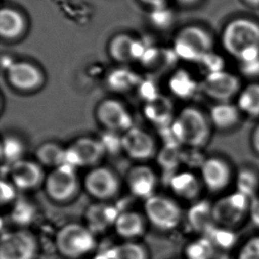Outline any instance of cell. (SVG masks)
Returning a JSON list of instances; mask_svg holds the SVG:
<instances>
[{"instance_id": "obj_1", "label": "cell", "mask_w": 259, "mask_h": 259, "mask_svg": "<svg viewBox=\"0 0 259 259\" xmlns=\"http://www.w3.org/2000/svg\"><path fill=\"white\" fill-rule=\"evenodd\" d=\"M175 143L193 148L203 147L210 136L209 120L203 112L194 106H187L179 112L170 125Z\"/></svg>"}, {"instance_id": "obj_2", "label": "cell", "mask_w": 259, "mask_h": 259, "mask_svg": "<svg viewBox=\"0 0 259 259\" xmlns=\"http://www.w3.org/2000/svg\"><path fill=\"white\" fill-rule=\"evenodd\" d=\"M221 42L225 51L237 60L242 54L254 48H259V23L248 18H238L226 25Z\"/></svg>"}, {"instance_id": "obj_3", "label": "cell", "mask_w": 259, "mask_h": 259, "mask_svg": "<svg viewBox=\"0 0 259 259\" xmlns=\"http://www.w3.org/2000/svg\"><path fill=\"white\" fill-rule=\"evenodd\" d=\"M213 39L210 33L198 26H187L176 35L174 51L176 56L189 62H200L212 52Z\"/></svg>"}, {"instance_id": "obj_4", "label": "cell", "mask_w": 259, "mask_h": 259, "mask_svg": "<svg viewBox=\"0 0 259 259\" xmlns=\"http://www.w3.org/2000/svg\"><path fill=\"white\" fill-rule=\"evenodd\" d=\"M57 249L61 256L69 259L81 258L95 249L97 241L90 228L71 223L64 226L56 235Z\"/></svg>"}, {"instance_id": "obj_5", "label": "cell", "mask_w": 259, "mask_h": 259, "mask_svg": "<svg viewBox=\"0 0 259 259\" xmlns=\"http://www.w3.org/2000/svg\"><path fill=\"white\" fill-rule=\"evenodd\" d=\"M144 212L151 224L163 231L175 229L180 224L182 216L178 203L167 196L158 195L145 200Z\"/></svg>"}, {"instance_id": "obj_6", "label": "cell", "mask_w": 259, "mask_h": 259, "mask_svg": "<svg viewBox=\"0 0 259 259\" xmlns=\"http://www.w3.org/2000/svg\"><path fill=\"white\" fill-rule=\"evenodd\" d=\"M45 189L51 199L64 203L74 198L79 188L76 168L67 164L53 168L45 180Z\"/></svg>"}, {"instance_id": "obj_7", "label": "cell", "mask_w": 259, "mask_h": 259, "mask_svg": "<svg viewBox=\"0 0 259 259\" xmlns=\"http://www.w3.org/2000/svg\"><path fill=\"white\" fill-rule=\"evenodd\" d=\"M37 249L36 239L30 232H7L1 236L0 259H35Z\"/></svg>"}, {"instance_id": "obj_8", "label": "cell", "mask_w": 259, "mask_h": 259, "mask_svg": "<svg viewBox=\"0 0 259 259\" xmlns=\"http://www.w3.org/2000/svg\"><path fill=\"white\" fill-rule=\"evenodd\" d=\"M83 185L90 196L100 201L113 198L118 195L121 186L118 175L105 166L95 167L88 172Z\"/></svg>"}, {"instance_id": "obj_9", "label": "cell", "mask_w": 259, "mask_h": 259, "mask_svg": "<svg viewBox=\"0 0 259 259\" xmlns=\"http://www.w3.org/2000/svg\"><path fill=\"white\" fill-rule=\"evenodd\" d=\"M98 122L112 132H126L133 127V118L124 104L116 99H105L96 109Z\"/></svg>"}, {"instance_id": "obj_10", "label": "cell", "mask_w": 259, "mask_h": 259, "mask_svg": "<svg viewBox=\"0 0 259 259\" xmlns=\"http://www.w3.org/2000/svg\"><path fill=\"white\" fill-rule=\"evenodd\" d=\"M105 151L101 142L91 137H81L66 149V164L75 168L92 166L101 160Z\"/></svg>"}, {"instance_id": "obj_11", "label": "cell", "mask_w": 259, "mask_h": 259, "mask_svg": "<svg viewBox=\"0 0 259 259\" xmlns=\"http://www.w3.org/2000/svg\"><path fill=\"white\" fill-rule=\"evenodd\" d=\"M250 201L248 196L238 191L222 197L212 205L215 223L225 227L237 224L249 212Z\"/></svg>"}, {"instance_id": "obj_12", "label": "cell", "mask_w": 259, "mask_h": 259, "mask_svg": "<svg viewBox=\"0 0 259 259\" xmlns=\"http://www.w3.org/2000/svg\"><path fill=\"white\" fill-rule=\"evenodd\" d=\"M120 147L130 158L137 161L149 160L157 152L154 138L144 130L134 126L120 138Z\"/></svg>"}, {"instance_id": "obj_13", "label": "cell", "mask_w": 259, "mask_h": 259, "mask_svg": "<svg viewBox=\"0 0 259 259\" xmlns=\"http://www.w3.org/2000/svg\"><path fill=\"white\" fill-rule=\"evenodd\" d=\"M241 81L235 74L224 70L207 74L203 83L205 94L219 102H228L237 95Z\"/></svg>"}, {"instance_id": "obj_14", "label": "cell", "mask_w": 259, "mask_h": 259, "mask_svg": "<svg viewBox=\"0 0 259 259\" xmlns=\"http://www.w3.org/2000/svg\"><path fill=\"white\" fill-rule=\"evenodd\" d=\"M7 78L12 87L21 91H35L45 81L38 67L25 61L11 64L7 68Z\"/></svg>"}, {"instance_id": "obj_15", "label": "cell", "mask_w": 259, "mask_h": 259, "mask_svg": "<svg viewBox=\"0 0 259 259\" xmlns=\"http://www.w3.org/2000/svg\"><path fill=\"white\" fill-rule=\"evenodd\" d=\"M9 175L13 185L21 190L35 189L46 180L39 163L24 159L11 165Z\"/></svg>"}, {"instance_id": "obj_16", "label": "cell", "mask_w": 259, "mask_h": 259, "mask_svg": "<svg viewBox=\"0 0 259 259\" xmlns=\"http://www.w3.org/2000/svg\"><path fill=\"white\" fill-rule=\"evenodd\" d=\"M201 176L207 189L211 192H219L229 185L231 169L221 158H207L201 165Z\"/></svg>"}, {"instance_id": "obj_17", "label": "cell", "mask_w": 259, "mask_h": 259, "mask_svg": "<svg viewBox=\"0 0 259 259\" xmlns=\"http://www.w3.org/2000/svg\"><path fill=\"white\" fill-rule=\"evenodd\" d=\"M143 44L127 34H119L109 42L108 53L112 60L119 63H126L141 59L145 53Z\"/></svg>"}, {"instance_id": "obj_18", "label": "cell", "mask_w": 259, "mask_h": 259, "mask_svg": "<svg viewBox=\"0 0 259 259\" xmlns=\"http://www.w3.org/2000/svg\"><path fill=\"white\" fill-rule=\"evenodd\" d=\"M126 184L133 195L146 200L154 196L157 176L154 171L147 165H137L127 172Z\"/></svg>"}, {"instance_id": "obj_19", "label": "cell", "mask_w": 259, "mask_h": 259, "mask_svg": "<svg viewBox=\"0 0 259 259\" xmlns=\"http://www.w3.org/2000/svg\"><path fill=\"white\" fill-rule=\"evenodd\" d=\"M28 23L23 14L13 7H3L0 12V35L6 40L21 37L27 30Z\"/></svg>"}, {"instance_id": "obj_20", "label": "cell", "mask_w": 259, "mask_h": 259, "mask_svg": "<svg viewBox=\"0 0 259 259\" xmlns=\"http://www.w3.org/2000/svg\"><path fill=\"white\" fill-rule=\"evenodd\" d=\"M144 113L151 122L158 126L171 125L174 121L172 103L168 98L159 95L147 101L144 107Z\"/></svg>"}, {"instance_id": "obj_21", "label": "cell", "mask_w": 259, "mask_h": 259, "mask_svg": "<svg viewBox=\"0 0 259 259\" xmlns=\"http://www.w3.org/2000/svg\"><path fill=\"white\" fill-rule=\"evenodd\" d=\"M113 224L116 233L125 239L137 238L145 230L144 217L136 211L121 212L117 216Z\"/></svg>"}, {"instance_id": "obj_22", "label": "cell", "mask_w": 259, "mask_h": 259, "mask_svg": "<svg viewBox=\"0 0 259 259\" xmlns=\"http://www.w3.org/2000/svg\"><path fill=\"white\" fill-rule=\"evenodd\" d=\"M188 221L194 230L205 234L215 224L212 205L208 201L195 203L188 212Z\"/></svg>"}, {"instance_id": "obj_23", "label": "cell", "mask_w": 259, "mask_h": 259, "mask_svg": "<svg viewBox=\"0 0 259 259\" xmlns=\"http://www.w3.org/2000/svg\"><path fill=\"white\" fill-rule=\"evenodd\" d=\"M210 119L219 130H228L238 123L240 110L229 102H220L210 109Z\"/></svg>"}, {"instance_id": "obj_24", "label": "cell", "mask_w": 259, "mask_h": 259, "mask_svg": "<svg viewBox=\"0 0 259 259\" xmlns=\"http://www.w3.org/2000/svg\"><path fill=\"white\" fill-rule=\"evenodd\" d=\"M170 187L175 195L185 200H193L199 195V181L192 172H182L172 175Z\"/></svg>"}, {"instance_id": "obj_25", "label": "cell", "mask_w": 259, "mask_h": 259, "mask_svg": "<svg viewBox=\"0 0 259 259\" xmlns=\"http://www.w3.org/2000/svg\"><path fill=\"white\" fill-rule=\"evenodd\" d=\"M35 157L40 165L55 168L66 164V149L53 142L45 143L37 148Z\"/></svg>"}, {"instance_id": "obj_26", "label": "cell", "mask_w": 259, "mask_h": 259, "mask_svg": "<svg viewBox=\"0 0 259 259\" xmlns=\"http://www.w3.org/2000/svg\"><path fill=\"white\" fill-rule=\"evenodd\" d=\"M237 106L251 117L259 116V83L249 84L239 93Z\"/></svg>"}, {"instance_id": "obj_27", "label": "cell", "mask_w": 259, "mask_h": 259, "mask_svg": "<svg viewBox=\"0 0 259 259\" xmlns=\"http://www.w3.org/2000/svg\"><path fill=\"white\" fill-rule=\"evenodd\" d=\"M110 259H148L144 246L134 242H126L116 245L109 251Z\"/></svg>"}, {"instance_id": "obj_28", "label": "cell", "mask_w": 259, "mask_h": 259, "mask_svg": "<svg viewBox=\"0 0 259 259\" xmlns=\"http://www.w3.org/2000/svg\"><path fill=\"white\" fill-rule=\"evenodd\" d=\"M215 246L207 237L190 242L185 249L187 259H212Z\"/></svg>"}, {"instance_id": "obj_29", "label": "cell", "mask_w": 259, "mask_h": 259, "mask_svg": "<svg viewBox=\"0 0 259 259\" xmlns=\"http://www.w3.org/2000/svg\"><path fill=\"white\" fill-rule=\"evenodd\" d=\"M2 158L6 161L13 165L20 161L24 154L25 148L23 143L15 137H7L2 142Z\"/></svg>"}, {"instance_id": "obj_30", "label": "cell", "mask_w": 259, "mask_h": 259, "mask_svg": "<svg viewBox=\"0 0 259 259\" xmlns=\"http://www.w3.org/2000/svg\"><path fill=\"white\" fill-rule=\"evenodd\" d=\"M236 184L238 192L252 199L258 189V177L251 170H242L239 172Z\"/></svg>"}, {"instance_id": "obj_31", "label": "cell", "mask_w": 259, "mask_h": 259, "mask_svg": "<svg viewBox=\"0 0 259 259\" xmlns=\"http://www.w3.org/2000/svg\"><path fill=\"white\" fill-rule=\"evenodd\" d=\"M171 88L175 94L182 98L192 96L196 91V81L186 72H180L175 74L171 81Z\"/></svg>"}, {"instance_id": "obj_32", "label": "cell", "mask_w": 259, "mask_h": 259, "mask_svg": "<svg viewBox=\"0 0 259 259\" xmlns=\"http://www.w3.org/2000/svg\"><path fill=\"white\" fill-rule=\"evenodd\" d=\"M109 85L116 91H126L133 87L137 83V77L131 71L119 70L113 71L109 77Z\"/></svg>"}, {"instance_id": "obj_33", "label": "cell", "mask_w": 259, "mask_h": 259, "mask_svg": "<svg viewBox=\"0 0 259 259\" xmlns=\"http://www.w3.org/2000/svg\"><path fill=\"white\" fill-rule=\"evenodd\" d=\"M180 144L175 143H170L166 144L164 149L158 154V163L162 168L165 170H174L177 167L180 163V151H179Z\"/></svg>"}, {"instance_id": "obj_34", "label": "cell", "mask_w": 259, "mask_h": 259, "mask_svg": "<svg viewBox=\"0 0 259 259\" xmlns=\"http://www.w3.org/2000/svg\"><path fill=\"white\" fill-rule=\"evenodd\" d=\"M205 237L213 243L214 246L229 248L235 242V235L227 228H216L215 226L205 233Z\"/></svg>"}, {"instance_id": "obj_35", "label": "cell", "mask_w": 259, "mask_h": 259, "mask_svg": "<svg viewBox=\"0 0 259 259\" xmlns=\"http://www.w3.org/2000/svg\"><path fill=\"white\" fill-rule=\"evenodd\" d=\"M172 11L167 8V6L151 10V21L158 28L168 27L172 22Z\"/></svg>"}, {"instance_id": "obj_36", "label": "cell", "mask_w": 259, "mask_h": 259, "mask_svg": "<svg viewBox=\"0 0 259 259\" xmlns=\"http://www.w3.org/2000/svg\"><path fill=\"white\" fill-rule=\"evenodd\" d=\"M238 259H259V236L249 239L240 249Z\"/></svg>"}, {"instance_id": "obj_37", "label": "cell", "mask_w": 259, "mask_h": 259, "mask_svg": "<svg viewBox=\"0 0 259 259\" xmlns=\"http://www.w3.org/2000/svg\"><path fill=\"white\" fill-rule=\"evenodd\" d=\"M201 63L204 64V67H206L207 69L209 70V73L222 71L223 70V67H224V61L221 59V57L214 54L212 52L206 55L205 58H203V60L201 61Z\"/></svg>"}, {"instance_id": "obj_38", "label": "cell", "mask_w": 259, "mask_h": 259, "mask_svg": "<svg viewBox=\"0 0 259 259\" xmlns=\"http://www.w3.org/2000/svg\"><path fill=\"white\" fill-rule=\"evenodd\" d=\"M15 187L13 183L8 182H1V202L2 203H9L10 201L15 197Z\"/></svg>"}, {"instance_id": "obj_39", "label": "cell", "mask_w": 259, "mask_h": 259, "mask_svg": "<svg viewBox=\"0 0 259 259\" xmlns=\"http://www.w3.org/2000/svg\"><path fill=\"white\" fill-rule=\"evenodd\" d=\"M249 213L254 225L259 227V197H254L250 201Z\"/></svg>"}, {"instance_id": "obj_40", "label": "cell", "mask_w": 259, "mask_h": 259, "mask_svg": "<svg viewBox=\"0 0 259 259\" xmlns=\"http://www.w3.org/2000/svg\"><path fill=\"white\" fill-rule=\"evenodd\" d=\"M243 73L249 75H256L259 74V60L249 63H242Z\"/></svg>"}, {"instance_id": "obj_41", "label": "cell", "mask_w": 259, "mask_h": 259, "mask_svg": "<svg viewBox=\"0 0 259 259\" xmlns=\"http://www.w3.org/2000/svg\"><path fill=\"white\" fill-rule=\"evenodd\" d=\"M139 1L148 7H150L151 10L167 6V0H139Z\"/></svg>"}, {"instance_id": "obj_42", "label": "cell", "mask_w": 259, "mask_h": 259, "mask_svg": "<svg viewBox=\"0 0 259 259\" xmlns=\"http://www.w3.org/2000/svg\"><path fill=\"white\" fill-rule=\"evenodd\" d=\"M252 145L255 151L259 153V125L256 126L255 130H254V133L252 136Z\"/></svg>"}, {"instance_id": "obj_43", "label": "cell", "mask_w": 259, "mask_h": 259, "mask_svg": "<svg viewBox=\"0 0 259 259\" xmlns=\"http://www.w3.org/2000/svg\"><path fill=\"white\" fill-rule=\"evenodd\" d=\"M176 1L183 7H192L198 3L200 0H176Z\"/></svg>"}, {"instance_id": "obj_44", "label": "cell", "mask_w": 259, "mask_h": 259, "mask_svg": "<svg viewBox=\"0 0 259 259\" xmlns=\"http://www.w3.org/2000/svg\"><path fill=\"white\" fill-rule=\"evenodd\" d=\"M246 5H248L249 7H259V0H242Z\"/></svg>"}, {"instance_id": "obj_45", "label": "cell", "mask_w": 259, "mask_h": 259, "mask_svg": "<svg viewBox=\"0 0 259 259\" xmlns=\"http://www.w3.org/2000/svg\"><path fill=\"white\" fill-rule=\"evenodd\" d=\"M92 259H110L108 257V256H96V257H94V258Z\"/></svg>"}]
</instances>
